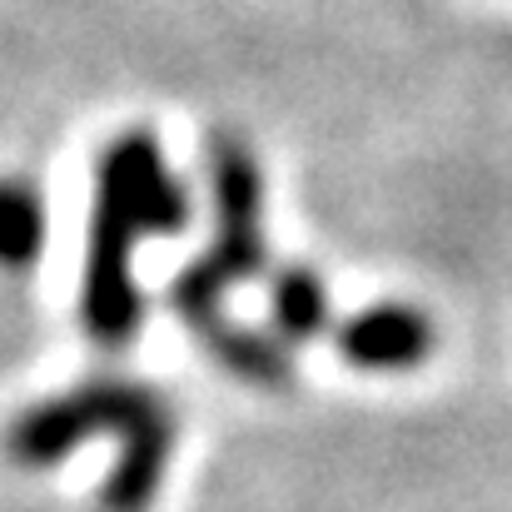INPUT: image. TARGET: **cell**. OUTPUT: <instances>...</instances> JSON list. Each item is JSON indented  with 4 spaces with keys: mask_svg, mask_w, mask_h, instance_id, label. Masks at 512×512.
<instances>
[{
    "mask_svg": "<svg viewBox=\"0 0 512 512\" xmlns=\"http://www.w3.org/2000/svg\"><path fill=\"white\" fill-rule=\"evenodd\" d=\"M209 199H214V244L204 249L234 284L269 279V239H264V174L254 150L239 135H214L209 155Z\"/></svg>",
    "mask_w": 512,
    "mask_h": 512,
    "instance_id": "3",
    "label": "cell"
},
{
    "mask_svg": "<svg viewBox=\"0 0 512 512\" xmlns=\"http://www.w3.org/2000/svg\"><path fill=\"white\" fill-rule=\"evenodd\" d=\"M229 289H239L209 254H199V259H189L179 274L170 279V309L174 319L184 324V329H194V334H209L219 319H224V299H229Z\"/></svg>",
    "mask_w": 512,
    "mask_h": 512,
    "instance_id": "8",
    "label": "cell"
},
{
    "mask_svg": "<svg viewBox=\"0 0 512 512\" xmlns=\"http://www.w3.org/2000/svg\"><path fill=\"white\" fill-rule=\"evenodd\" d=\"M90 438H120L115 473L100 488L105 512H145L170 468L179 418L155 383L135 378H90L55 398L30 403L5 428V458L20 468H55Z\"/></svg>",
    "mask_w": 512,
    "mask_h": 512,
    "instance_id": "2",
    "label": "cell"
},
{
    "mask_svg": "<svg viewBox=\"0 0 512 512\" xmlns=\"http://www.w3.org/2000/svg\"><path fill=\"white\" fill-rule=\"evenodd\" d=\"M45 199L25 179H0V269L20 274L45 254Z\"/></svg>",
    "mask_w": 512,
    "mask_h": 512,
    "instance_id": "7",
    "label": "cell"
},
{
    "mask_svg": "<svg viewBox=\"0 0 512 512\" xmlns=\"http://www.w3.org/2000/svg\"><path fill=\"white\" fill-rule=\"evenodd\" d=\"M433 343H438L433 319L413 304H368V309L348 314L334 334L343 363L368 368V373H408V368L428 363Z\"/></svg>",
    "mask_w": 512,
    "mask_h": 512,
    "instance_id": "4",
    "label": "cell"
},
{
    "mask_svg": "<svg viewBox=\"0 0 512 512\" xmlns=\"http://www.w3.org/2000/svg\"><path fill=\"white\" fill-rule=\"evenodd\" d=\"M204 353L234 373L239 383H254V388H289L294 383V353L279 334H264V329H244L234 319H219L209 334H199Z\"/></svg>",
    "mask_w": 512,
    "mask_h": 512,
    "instance_id": "5",
    "label": "cell"
},
{
    "mask_svg": "<svg viewBox=\"0 0 512 512\" xmlns=\"http://www.w3.org/2000/svg\"><path fill=\"white\" fill-rule=\"evenodd\" d=\"M269 314L284 343H309L329 329V289L309 264H284L269 274Z\"/></svg>",
    "mask_w": 512,
    "mask_h": 512,
    "instance_id": "6",
    "label": "cell"
},
{
    "mask_svg": "<svg viewBox=\"0 0 512 512\" xmlns=\"http://www.w3.org/2000/svg\"><path fill=\"white\" fill-rule=\"evenodd\" d=\"M194 219L189 184L174 179L150 130L115 135L95 160V209L85 244L80 324L100 348H125L145 324V294L130 274L140 239H174Z\"/></svg>",
    "mask_w": 512,
    "mask_h": 512,
    "instance_id": "1",
    "label": "cell"
}]
</instances>
